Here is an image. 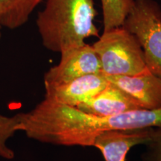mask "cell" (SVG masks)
<instances>
[{"instance_id": "6da1fadb", "label": "cell", "mask_w": 161, "mask_h": 161, "mask_svg": "<svg viewBox=\"0 0 161 161\" xmlns=\"http://www.w3.org/2000/svg\"><path fill=\"white\" fill-rule=\"evenodd\" d=\"M18 130L38 142L60 146H93L104 132L161 128V108L102 116L44 98L29 111L17 114Z\"/></svg>"}, {"instance_id": "7a4b0ae2", "label": "cell", "mask_w": 161, "mask_h": 161, "mask_svg": "<svg viewBox=\"0 0 161 161\" xmlns=\"http://www.w3.org/2000/svg\"><path fill=\"white\" fill-rule=\"evenodd\" d=\"M97 12L94 0H46L36 25L46 49L60 53L99 37L94 23Z\"/></svg>"}, {"instance_id": "3957f363", "label": "cell", "mask_w": 161, "mask_h": 161, "mask_svg": "<svg viewBox=\"0 0 161 161\" xmlns=\"http://www.w3.org/2000/svg\"><path fill=\"white\" fill-rule=\"evenodd\" d=\"M92 47L105 75H136L150 72L136 36L123 25L104 31Z\"/></svg>"}, {"instance_id": "277c9868", "label": "cell", "mask_w": 161, "mask_h": 161, "mask_svg": "<svg viewBox=\"0 0 161 161\" xmlns=\"http://www.w3.org/2000/svg\"><path fill=\"white\" fill-rule=\"evenodd\" d=\"M123 26L136 36L147 67L161 80V8L155 0H134Z\"/></svg>"}, {"instance_id": "5b68a950", "label": "cell", "mask_w": 161, "mask_h": 161, "mask_svg": "<svg viewBox=\"0 0 161 161\" xmlns=\"http://www.w3.org/2000/svg\"><path fill=\"white\" fill-rule=\"evenodd\" d=\"M60 59L44 75V87L60 85L81 76L99 73V59L92 45L75 46L60 52Z\"/></svg>"}, {"instance_id": "8992f818", "label": "cell", "mask_w": 161, "mask_h": 161, "mask_svg": "<svg viewBox=\"0 0 161 161\" xmlns=\"http://www.w3.org/2000/svg\"><path fill=\"white\" fill-rule=\"evenodd\" d=\"M105 77L108 81L135 100L142 109L161 108V80L151 72L136 75H105Z\"/></svg>"}, {"instance_id": "52a82bcc", "label": "cell", "mask_w": 161, "mask_h": 161, "mask_svg": "<svg viewBox=\"0 0 161 161\" xmlns=\"http://www.w3.org/2000/svg\"><path fill=\"white\" fill-rule=\"evenodd\" d=\"M108 84L102 72L90 74L60 85L45 87V98L72 107H77L102 91Z\"/></svg>"}, {"instance_id": "ba28073f", "label": "cell", "mask_w": 161, "mask_h": 161, "mask_svg": "<svg viewBox=\"0 0 161 161\" xmlns=\"http://www.w3.org/2000/svg\"><path fill=\"white\" fill-rule=\"evenodd\" d=\"M153 130L154 128L110 130L98 136L93 147L100 151L104 161H125L130 148L149 141Z\"/></svg>"}, {"instance_id": "9c48e42d", "label": "cell", "mask_w": 161, "mask_h": 161, "mask_svg": "<svg viewBox=\"0 0 161 161\" xmlns=\"http://www.w3.org/2000/svg\"><path fill=\"white\" fill-rule=\"evenodd\" d=\"M75 108L86 114L102 116L143 110L135 100L109 81L102 91Z\"/></svg>"}, {"instance_id": "30bf717a", "label": "cell", "mask_w": 161, "mask_h": 161, "mask_svg": "<svg viewBox=\"0 0 161 161\" xmlns=\"http://www.w3.org/2000/svg\"><path fill=\"white\" fill-rule=\"evenodd\" d=\"M43 0H0V25L16 29L27 23L30 16Z\"/></svg>"}, {"instance_id": "8fae6325", "label": "cell", "mask_w": 161, "mask_h": 161, "mask_svg": "<svg viewBox=\"0 0 161 161\" xmlns=\"http://www.w3.org/2000/svg\"><path fill=\"white\" fill-rule=\"evenodd\" d=\"M134 0H101L103 31L124 25Z\"/></svg>"}, {"instance_id": "7c38bea8", "label": "cell", "mask_w": 161, "mask_h": 161, "mask_svg": "<svg viewBox=\"0 0 161 161\" xmlns=\"http://www.w3.org/2000/svg\"><path fill=\"white\" fill-rule=\"evenodd\" d=\"M19 120L17 114L13 116L4 115L0 113V158L11 160L14 158L15 153L8 146V141L19 131Z\"/></svg>"}, {"instance_id": "4fadbf2b", "label": "cell", "mask_w": 161, "mask_h": 161, "mask_svg": "<svg viewBox=\"0 0 161 161\" xmlns=\"http://www.w3.org/2000/svg\"><path fill=\"white\" fill-rule=\"evenodd\" d=\"M145 146L142 161H161V128H154L149 141Z\"/></svg>"}, {"instance_id": "5bb4252c", "label": "cell", "mask_w": 161, "mask_h": 161, "mask_svg": "<svg viewBox=\"0 0 161 161\" xmlns=\"http://www.w3.org/2000/svg\"><path fill=\"white\" fill-rule=\"evenodd\" d=\"M1 29H2V25H0V39H1L2 37V33H1Z\"/></svg>"}]
</instances>
